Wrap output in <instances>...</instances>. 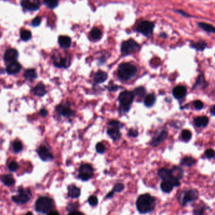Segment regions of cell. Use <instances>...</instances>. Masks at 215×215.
I'll use <instances>...</instances> for the list:
<instances>
[{"label": "cell", "instance_id": "23", "mask_svg": "<svg viewBox=\"0 0 215 215\" xmlns=\"http://www.w3.org/2000/svg\"><path fill=\"white\" fill-rule=\"evenodd\" d=\"M80 189L74 185H70L68 187V196L71 198H78L80 196Z\"/></svg>", "mask_w": 215, "mask_h": 215}, {"label": "cell", "instance_id": "22", "mask_svg": "<svg viewBox=\"0 0 215 215\" xmlns=\"http://www.w3.org/2000/svg\"><path fill=\"white\" fill-rule=\"evenodd\" d=\"M32 92L35 96H38V97H42L47 93V91L45 90V86L42 83H40L33 88Z\"/></svg>", "mask_w": 215, "mask_h": 215}, {"label": "cell", "instance_id": "18", "mask_svg": "<svg viewBox=\"0 0 215 215\" xmlns=\"http://www.w3.org/2000/svg\"><path fill=\"white\" fill-rule=\"evenodd\" d=\"M187 94V89L184 86H177L175 87L172 91L174 97L177 100L184 98Z\"/></svg>", "mask_w": 215, "mask_h": 215}, {"label": "cell", "instance_id": "8", "mask_svg": "<svg viewBox=\"0 0 215 215\" xmlns=\"http://www.w3.org/2000/svg\"><path fill=\"white\" fill-rule=\"evenodd\" d=\"M32 197L30 189H24L22 187L18 188V194L12 197V200L18 204H25L28 202Z\"/></svg>", "mask_w": 215, "mask_h": 215}, {"label": "cell", "instance_id": "42", "mask_svg": "<svg viewBox=\"0 0 215 215\" xmlns=\"http://www.w3.org/2000/svg\"><path fill=\"white\" fill-rule=\"evenodd\" d=\"M19 168V165L18 164L15 162V161H12L11 162L9 165H8V169L10 171L12 172H15L18 170V169Z\"/></svg>", "mask_w": 215, "mask_h": 215}, {"label": "cell", "instance_id": "50", "mask_svg": "<svg viewBox=\"0 0 215 215\" xmlns=\"http://www.w3.org/2000/svg\"><path fill=\"white\" fill-rule=\"evenodd\" d=\"M40 116H42V117H45V116L48 115V112H47V111L46 109L42 108V109H41L40 111Z\"/></svg>", "mask_w": 215, "mask_h": 215}, {"label": "cell", "instance_id": "30", "mask_svg": "<svg viewBox=\"0 0 215 215\" xmlns=\"http://www.w3.org/2000/svg\"><path fill=\"white\" fill-rule=\"evenodd\" d=\"M198 26L201 29L206 31V32L215 33V27L211 24L204 23V22H200V23H198Z\"/></svg>", "mask_w": 215, "mask_h": 215}, {"label": "cell", "instance_id": "3", "mask_svg": "<svg viewBox=\"0 0 215 215\" xmlns=\"http://www.w3.org/2000/svg\"><path fill=\"white\" fill-rule=\"evenodd\" d=\"M199 197V192L196 189H189L182 191L179 196L178 201L182 206H186L188 203L196 201Z\"/></svg>", "mask_w": 215, "mask_h": 215}, {"label": "cell", "instance_id": "16", "mask_svg": "<svg viewBox=\"0 0 215 215\" xmlns=\"http://www.w3.org/2000/svg\"><path fill=\"white\" fill-rule=\"evenodd\" d=\"M18 57V52L16 49H8L4 55V60L6 62H15Z\"/></svg>", "mask_w": 215, "mask_h": 215}, {"label": "cell", "instance_id": "14", "mask_svg": "<svg viewBox=\"0 0 215 215\" xmlns=\"http://www.w3.org/2000/svg\"><path fill=\"white\" fill-rule=\"evenodd\" d=\"M55 110L59 115L67 118L73 117L75 115V112L73 110H72L69 105H59L56 106Z\"/></svg>", "mask_w": 215, "mask_h": 215}, {"label": "cell", "instance_id": "53", "mask_svg": "<svg viewBox=\"0 0 215 215\" xmlns=\"http://www.w3.org/2000/svg\"><path fill=\"white\" fill-rule=\"evenodd\" d=\"M177 12L178 13H179L181 15H183V16H184V17H191L190 15L186 13V12H183V11H182V10H177Z\"/></svg>", "mask_w": 215, "mask_h": 215}, {"label": "cell", "instance_id": "25", "mask_svg": "<svg viewBox=\"0 0 215 215\" xmlns=\"http://www.w3.org/2000/svg\"><path fill=\"white\" fill-rule=\"evenodd\" d=\"M209 120L206 116H198L194 120V125L197 127H205L207 125Z\"/></svg>", "mask_w": 215, "mask_h": 215}, {"label": "cell", "instance_id": "15", "mask_svg": "<svg viewBox=\"0 0 215 215\" xmlns=\"http://www.w3.org/2000/svg\"><path fill=\"white\" fill-rule=\"evenodd\" d=\"M22 7L28 11H36L40 7V0H22Z\"/></svg>", "mask_w": 215, "mask_h": 215}, {"label": "cell", "instance_id": "46", "mask_svg": "<svg viewBox=\"0 0 215 215\" xmlns=\"http://www.w3.org/2000/svg\"><path fill=\"white\" fill-rule=\"evenodd\" d=\"M205 156L208 159L213 158L215 156V152L212 149H208L205 152Z\"/></svg>", "mask_w": 215, "mask_h": 215}, {"label": "cell", "instance_id": "33", "mask_svg": "<svg viewBox=\"0 0 215 215\" xmlns=\"http://www.w3.org/2000/svg\"><path fill=\"white\" fill-rule=\"evenodd\" d=\"M134 95H135L138 98L141 99L144 98L146 94V90L144 87L140 86L135 89L134 90Z\"/></svg>", "mask_w": 215, "mask_h": 215}, {"label": "cell", "instance_id": "35", "mask_svg": "<svg viewBox=\"0 0 215 215\" xmlns=\"http://www.w3.org/2000/svg\"><path fill=\"white\" fill-rule=\"evenodd\" d=\"M191 46L192 48H194V49H195L197 50L202 51L206 47L207 44L204 41H199V42H198L197 43H192L191 45Z\"/></svg>", "mask_w": 215, "mask_h": 215}, {"label": "cell", "instance_id": "48", "mask_svg": "<svg viewBox=\"0 0 215 215\" xmlns=\"http://www.w3.org/2000/svg\"><path fill=\"white\" fill-rule=\"evenodd\" d=\"M138 135V132L136 130H134L133 128L130 129L128 131V135L130 136H132V137H136Z\"/></svg>", "mask_w": 215, "mask_h": 215}, {"label": "cell", "instance_id": "20", "mask_svg": "<svg viewBox=\"0 0 215 215\" xmlns=\"http://www.w3.org/2000/svg\"><path fill=\"white\" fill-rule=\"evenodd\" d=\"M58 43L59 46L64 49L69 48L72 44L71 38L66 35H60L58 38Z\"/></svg>", "mask_w": 215, "mask_h": 215}, {"label": "cell", "instance_id": "36", "mask_svg": "<svg viewBox=\"0 0 215 215\" xmlns=\"http://www.w3.org/2000/svg\"><path fill=\"white\" fill-rule=\"evenodd\" d=\"M123 189H124V185H123V184H121V183H118V184H116L113 190H112L111 192H110L109 194H107L106 197H107V198H110V197H111L113 196V194H114L115 192H121V191H122Z\"/></svg>", "mask_w": 215, "mask_h": 215}, {"label": "cell", "instance_id": "13", "mask_svg": "<svg viewBox=\"0 0 215 215\" xmlns=\"http://www.w3.org/2000/svg\"><path fill=\"white\" fill-rule=\"evenodd\" d=\"M39 157L44 161H51L54 159V156L49 148L45 146H41L37 150Z\"/></svg>", "mask_w": 215, "mask_h": 215}, {"label": "cell", "instance_id": "2", "mask_svg": "<svg viewBox=\"0 0 215 215\" xmlns=\"http://www.w3.org/2000/svg\"><path fill=\"white\" fill-rule=\"evenodd\" d=\"M137 68L130 63H123L118 69V76L123 81H128L133 79L137 74Z\"/></svg>", "mask_w": 215, "mask_h": 215}, {"label": "cell", "instance_id": "21", "mask_svg": "<svg viewBox=\"0 0 215 215\" xmlns=\"http://www.w3.org/2000/svg\"><path fill=\"white\" fill-rule=\"evenodd\" d=\"M108 79V74L105 71L99 70L95 74L94 81L96 84H102Z\"/></svg>", "mask_w": 215, "mask_h": 215}, {"label": "cell", "instance_id": "5", "mask_svg": "<svg viewBox=\"0 0 215 215\" xmlns=\"http://www.w3.org/2000/svg\"><path fill=\"white\" fill-rule=\"evenodd\" d=\"M140 45L133 39L124 41L121 46V52L123 56L131 55L138 52Z\"/></svg>", "mask_w": 215, "mask_h": 215}, {"label": "cell", "instance_id": "31", "mask_svg": "<svg viewBox=\"0 0 215 215\" xmlns=\"http://www.w3.org/2000/svg\"><path fill=\"white\" fill-rule=\"evenodd\" d=\"M174 188L173 185L168 181H162L161 184V190L166 193L171 192Z\"/></svg>", "mask_w": 215, "mask_h": 215}, {"label": "cell", "instance_id": "41", "mask_svg": "<svg viewBox=\"0 0 215 215\" xmlns=\"http://www.w3.org/2000/svg\"><path fill=\"white\" fill-rule=\"evenodd\" d=\"M96 151L99 154H103L106 151V147L103 143L100 142L98 143L96 146Z\"/></svg>", "mask_w": 215, "mask_h": 215}, {"label": "cell", "instance_id": "12", "mask_svg": "<svg viewBox=\"0 0 215 215\" xmlns=\"http://www.w3.org/2000/svg\"><path fill=\"white\" fill-rule=\"evenodd\" d=\"M52 59L54 64L58 68H67L70 64V57H62L59 54L53 55Z\"/></svg>", "mask_w": 215, "mask_h": 215}, {"label": "cell", "instance_id": "38", "mask_svg": "<svg viewBox=\"0 0 215 215\" xmlns=\"http://www.w3.org/2000/svg\"><path fill=\"white\" fill-rule=\"evenodd\" d=\"M20 37L23 41H28L32 38V33L29 30H23L20 32Z\"/></svg>", "mask_w": 215, "mask_h": 215}, {"label": "cell", "instance_id": "45", "mask_svg": "<svg viewBox=\"0 0 215 215\" xmlns=\"http://www.w3.org/2000/svg\"><path fill=\"white\" fill-rule=\"evenodd\" d=\"M42 22V19L40 17H35L32 22V25L33 27H38L40 25Z\"/></svg>", "mask_w": 215, "mask_h": 215}, {"label": "cell", "instance_id": "11", "mask_svg": "<svg viewBox=\"0 0 215 215\" xmlns=\"http://www.w3.org/2000/svg\"><path fill=\"white\" fill-rule=\"evenodd\" d=\"M134 93L130 91L121 92L118 98L120 105L130 106L134 100Z\"/></svg>", "mask_w": 215, "mask_h": 215}, {"label": "cell", "instance_id": "28", "mask_svg": "<svg viewBox=\"0 0 215 215\" xmlns=\"http://www.w3.org/2000/svg\"><path fill=\"white\" fill-rule=\"evenodd\" d=\"M91 38L94 41L99 40L102 37V32L101 30L98 28H93L90 33Z\"/></svg>", "mask_w": 215, "mask_h": 215}, {"label": "cell", "instance_id": "10", "mask_svg": "<svg viewBox=\"0 0 215 215\" xmlns=\"http://www.w3.org/2000/svg\"><path fill=\"white\" fill-rule=\"evenodd\" d=\"M94 169L90 164L82 165L78 172V178L83 181H87L90 180L93 176Z\"/></svg>", "mask_w": 215, "mask_h": 215}, {"label": "cell", "instance_id": "6", "mask_svg": "<svg viewBox=\"0 0 215 215\" xmlns=\"http://www.w3.org/2000/svg\"><path fill=\"white\" fill-rule=\"evenodd\" d=\"M123 125L119 121L112 120L108 123V128L107 130V134L111 138L115 141L119 140L121 138V134L120 129L122 128Z\"/></svg>", "mask_w": 215, "mask_h": 215}, {"label": "cell", "instance_id": "39", "mask_svg": "<svg viewBox=\"0 0 215 215\" xmlns=\"http://www.w3.org/2000/svg\"><path fill=\"white\" fill-rule=\"evenodd\" d=\"M13 149L14 152L15 153H18L21 152L23 149L22 143L19 140L15 141L13 144Z\"/></svg>", "mask_w": 215, "mask_h": 215}, {"label": "cell", "instance_id": "34", "mask_svg": "<svg viewBox=\"0 0 215 215\" xmlns=\"http://www.w3.org/2000/svg\"><path fill=\"white\" fill-rule=\"evenodd\" d=\"M206 206L204 204H201V203L197 204L194 209H193V214L194 215H203L204 211H206Z\"/></svg>", "mask_w": 215, "mask_h": 215}, {"label": "cell", "instance_id": "19", "mask_svg": "<svg viewBox=\"0 0 215 215\" xmlns=\"http://www.w3.org/2000/svg\"><path fill=\"white\" fill-rule=\"evenodd\" d=\"M22 70V65L17 61L12 62L7 67V72L8 74L13 75L20 73Z\"/></svg>", "mask_w": 215, "mask_h": 215}, {"label": "cell", "instance_id": "9", "mask_svg": "<svg viewBox=\"0 0 215 215\" xmlns=\"http://www.w3.org/2000/svg\"><path fill=\"white\" fill-rule=\"evenodd\" d=\"M157 174L162 181L170 182L174 187H179L181 185L179 181L174 178L171 175L170 170H168L167 169L162 168L159 169Z\"/></svg>", "mask_w": 215, "mask_h": 215}, {"label": "cell", "instance_id": "7", "mask_svg": "<svg viewBox=\"0 0 215 215\" xmlns=\"http://www.w3.org/2000/svg\"><path fill=\"white\" fill-rule=\"evenodd\" d=\"M154 26V23L152 22L142 21L138 24L136 30L143 35L148 37L153 34Z\"/></svg>", "mask_w": 215, "mask_h": 215}, {"label": "cell", "instance_id": "47", "mask_svg": "<svg viewBox=\"0 0 215 215\" xmlns=\"http://www.w3.org/2000/svg\"><path fill=\"white\" fill-rule=\"evenodd\" d=\"M194 106L196 110H201L203 108V103L202 101H199V100H197L194 103Z\"/></svg>", "mask_w": 215, "mask_h": 215}, {"label": "cell", "instance_id": "17", "mask_svg": "<svg viewBox=\"0 0 215 215\" xmlns=\"http://www.w3.org/2000/svg\"><path fill=\"white\" fill-rule=\"evenodd\" d=\"M167 132L165 130L162 131L159 135H156L152 138L151 142V146L153 147H157V146L160 145L161 143H162L167 138Z\"/></svg>", "mask_w": 215, "mask_h": 215}, {"label": "cell", "instance_id": "4", "mask_svg": "<svg viewBox=\"0 0 215 215\" xmlns=\"http://www.w3.org/2000/svg\"><path fill=\"white\" fill-rule=\"evenodd\" d=\"M54 207L53 200L49 197H41L35 202V209L37 212L45 214L49 213Z\"/></svg>", "mask_w": 215, "mask_h": 215}, {"label": "cell", "instance_id": "56", "mask_svg": "<svg viewBox=\"0 0 215 215\" xmlns=\"http://www.w3.org/2000/svg\"><path fill=\"white\" fill-rule=\"evenodd\" d=\"M25 215H33L31 212H27Z\"/></svg>", "mask_w": 215, "mask_h": 215}, {"label": "cell", "instance_id": "26", "mask_svg": "<svg viewBox=\"0 0 215 215\" xmlns=\"http://www.w3.org/2000/svg\"><path fill=\"white\" fill-rule=\"evenodd\" d=\"M156 101V96L154 94H149L144 99V105L148 108L153 106Z\"/></svg>", "mask_w": 215, "mask_h": 215}, {"label": "cell", "instance_id": "32", "mask_svg": "<svg viewBox=\"0 0 215 215\" xmlns=\"http://www.w3.org/2000/svg\"><path fill=\"white\" fill-rule=\"evenodd\" d=\"M196 163V161L191 157H186L183 158L181 161V164L184 166L186 167H191L194 165Z\"/></svg>", "mask_w": 215, "mask_h": 215}, {"label": "cell", "instance_id": "37", "mask_svg": "<svg viewBox=\"0 0 215 215\" xmlns=\"http://www.w3.org/2000/svg\"><path fill=\"white\" fill-rule=\"evenodd\" d=\"M44 3L50 9H54L59 5V0H44Z\"/></svg>", "mask_w": 215, "mask_h": 215}, {"label": "cell", "instance_id": "44", "mask_svg": "<svg viewBox=\"0 0 215 215\" xmlns=\"http://www.w3.org/2000/svg\"><path fill=\"white\" fill-rule=\"evenodd\" d=\"M88 202L90 205L93 206H95L98 204V198L95 196H91L88 198Z\"/></svg>", "mask_w": 215, "mask_h": 215}, {"label": "cell", "instance_id": "54", "mask_svg": "<svg viewBox=\"0 0 215 215\" xmlns=\"http://www.w3.org/2000/svg\"><path fill=\"white\" fill-rule=\"evenodd\" d=\"M47 215H60V214L55 211H50Z\"/></svg>", "mask_w": 215, "mask_h": 215}, {"label": "cell", "instance_id": "51", "mask_svg": "<svg viewBox=\"0 0 215 215\" xmlns=\"http://www.w3.org/2000/svg\"><path fill=\"white\" fill-rule=\"evenodd\" d=\"M108 90H109L110 91H116L117 90H118V86L113 84V85H111L110 87H108Z\"/></svg>", "mask_w": 215, "mask_h": 215}, {"label": "cell", "instance_id": "49", "mask_svg": "<svg viewBox=\"0 0 215 215\" xmlns=\"http://www.w3.org/2000/svg\"><path fill=\"white\" fill-rule=\"evenodd\" d=\"M205 83H206V82H205V81H204V79L203 76H202V75H200V76H199V78H198L197 81H196V86H197L198 84L202 85V84H205Z\"/></svg>", "mask_w": 215, "mask_h": 215}, {"label": "cell", "instance_id": "55", "mask_svg": "<svg viewBox=\"0 0 215 215\" xmlns=\"http://www.w3.org/2000/svg\"><path fill=\"white\" fill-rule=\"evenodd\" d=\"M211 113L212 115H214L215 116V105H214L212 108L211 109Z\"/></svg>", "mask_w": 215, "mask_h": 215}, {"label": "cell", "instance_id": "40", "mask_svg": "<svg viewBox=\"0 0 215 215\" xmlns=\"http://www.w3.org/2000/svg\"><path fill=\"white\" fill-rule=\"evenodd\" d=\"M181 138L185 141H188L191 138V132L188 130H184L181 133Z\"/></svg>", "mask_w": 215, "mask_h": 215}, {"label": "cell", "instance_id": "27", "mask_svg": "<svg viewBox=\"0 0 215 215\" xmlns=\"http://www.w3.org/2000/svg\"><path fill=\"white\" fill-rule=\"evenodd\" d=\"M1 181L7 186H12L15 182V181L14 178L13 177V176L12 175H10V174H6V175L2 176H1Z\"/></svg>", "mask_w": 215, "mask_h": 215}, {"label": "cell", "instance_id": "29", "mask_svg": "<svg viewBox=\"0 0 215 215\" xmlns=\"http://www.w3.org/2000/svg\"><path fill=\"white\" fill-rule=\"evenodd\" d=\"M24 77L28 81H33L37 79V74L33 69H29L26 70L24 74Z\"/></svg>", "mask_w": 215, "mask_h": 215}, {"label": "cell", "instance_id": "24", "mask_svg": "<svg viewBox=\"0 0 215 215\" xmlns=\"http://www.w3.org/2000/svg\"><path fill=\"white\" fill-rule=\"evenodd\" d=\"M172 176L177 179V180H180L184 176V171L182 170V168H181L180 167L178 166H174L171 170H170Z\"/></svg>", "mask_w": 215, "mask_h": 215}, {"label": "cell", "instance_id": "43", "mask_svg": "<svg viewBox=\"0 0 215 215\" xmlns=\"http://www.w3.org/2000/svg\"><path fill=\"white\" fill-rule=\"evenodd\" d=\"M130 109V106H123V105H120L118 108V112L120 114H125L126 113H128Z\"/></svg>", "mask_w": 215, "mask_h": 215}, {"label": "cell", "instance_id": "1", "mask_svg": "<svg viewBox=\"0 0 215 215\" xmlns=\"http://www.w3.org/2000/svg\"><path fill=\"white\" fill-rule=\"evenodd\" d=\"M156 199L149 194H144L140 196L137 199L136 205L138 211L142 214L152 212L156 206Z\"/></svg>", "mask_w": 215, "mask_h": 215}, {"label": "cell", "instance_id": "52", "mask_svg": "<svg viewBox=\"0 0 215 215\" xmlns=\"http://www.w3.org/2000/svg\"><path fill=\"white\" fill-rule=\"evenodd\" d=\"M68 215H84L82 212L77 211H74L70 212Z\"/></svg>", "mask_w": 215, "mask_h": 215}]
</instances>
